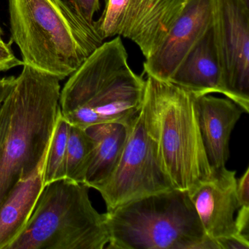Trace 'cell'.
<instances>
[{"mask_svg": "<svg viewBox=\"0 0 249 249\" xmlns=\"http://www.w3.org/2000/svg\"><path fill=\"white\" fill-rule=\"evenodd\" d=\"M59 81L24 65L4 100L8 122L0 145V207L46 159L60 112Z\"/></svg>", "mask_w": 249, "mask_h": 249, "instance_id": "1", "label": "cell"}, {"mask_svg": "<svg viewBox=\"0 0 249 249\" xmlns=\"http://www.w3.org/2000/svg\"><path fill=\"white\" fill-rule=\"evenodd\" d=\"M145 80L132 71L117 37L104 42L70 76L61 90L62 116L86 129L106 122L129 126L141 110Z\"/></svg>", "mask_w": 249, "mask_h": 249, "instance_id": "2", "label": "cell"}, {"mask_svg": "<svg viewBox=\"0 0 249 249\" xmlns=\"http://www.w3.org/2000/svg\"><path fill=\"white\" fill-rule=\"evenodd\" d=\"M11 40L24 65L59 78L70 77L104 40L63 0H9Z\"/></svg>", "mask_w": 249, "mask_h": 249, "instance_id": "3", "label": "cell"}, {"mask_svg": "<svg viewBox=\"0 0 249 249\" xmlns=\"http://www.w3.org/2000/svg\"><path fill=\"white\" fill-rule=\"evenodd\" d=\"M143 104L173 188L189 192L211 178L195 95L170 81L147 75Z\"/></svg>", "mask_w": 249, "mask_h": 249, "instance_id": "4", "label": "cell"}, {"mask_svg": "<svg viewBox=\"0 0 249 249\" xmlns=\"http://www.w3.org/2000/svg\"><path fill=\"white\" fill-rule=\"evenodd\" d=\"M106 249H218L207 237L187 192L153 194L106 213Z\"/></svg>", "mask_w": 249, "mask_h": 249, "instance_id": "5", "label": "cell"}, {"mask_svg": "<svg viewBox=\"0 0 249 249\" xmlns=\"http://www.w3.org/2000/svg\"><path fill=\"white\" fill-rule=\"evenodd\" d=\"M89 190L66 178L45 186L24 230L8 249L106 248V215L94 208Z\"/></svg>", "mask_w": 249, "mask_h": 249, "instance_id": "6", "label": "cell"}, {"mask_svg": "<svg viewBox=\"0 0 249 249\" xmlns=\"http://www.w3.org/2000/svg\"><path fill=\"white\" fill-rule=\"evenodd\" d=\"M95 189L104 199L107 211L139 198L175 189L161 164L143 101L128 126L127 138L117 166Z\"/></svg>", "mask_w": 249, "mask_h": 249, "instance_id": "7", "label": "cell"}, {"mask_svg": "<svg viewBox=\"0 0 249 249\" xmlns=\"http://www.w3.org/2000/svg\"><path fill=\"white\" fill-rule=\"evenodd\" d=\"M188 0H105L94 26L103 40L119 36L135 43L145 59L161 46Z\"/></svg>", "mask_w": 249, "mask_h": 249, "instance_id": "8", "label": "cell"}, {"mask_svg": "<svg viewBox=\"0 0 249 249\" xmlns=\"http://www.w3.org/2000/svg\"><path fill=\"white\" fill-rule=\"evenodd\" d=\"M224 96L249 113V5L243 0H215L213 24Z\"/></svg>", "mask_w": 249, "mask_h": 249, "instance_id": "9", "label": "cell"}, {"mask_svg": "<svg viewBox=\"0 0 249 249\" xmlns=\"http://www.w3.org/2000/svg\"><path fill=\"white\" fill-rule=\"evenodd\" d=\"M215 0H188L161 46L143 64L144 73L169 81L214 20Z\"/></svg>", "mask_w": 249, "mask_h": 249, "instance_id": "10", "label": "cell"}, {"mask_svg": "<svg viewBox=\"0 0 249 249\" xmlns=\"http://www.w3.org/2000/svg\"><path fill=\"white\" fill-rule=\"evenodd\" d=\"M235 176V170L226 167L213 172L211 178L188 192L205 234L214 241L239 237L234 223V214L239 208Z\"/></svg>", "mask_w": 249, "mask_h": 249, "instance_id": "11", "label": "cell"}, {"mask_svg": "<svg viewBox=\"0 0 249 249\" xmlns=\"http://www.w3.org/2000/svg\"><path fill=\"white\" fill-rule=\"evenodd\" d=\"M195 97L199 129L213 172L225 168L230 157V136L245 113L229 98L211 94Z\"/></svg>", "mask_w": 249, "mask_h": 249, "instance_id": "12", "label": "cell"}, {"mask_svg": "<svg viewBox=\"0 0 249 249\" xmlns=\"http://www.w3.org/2000/svg\"><path fill=\"white\" fill-rule=\"evenodd\" d=\"M169 81L196 97L213 93L225 94L213 25L186 55Z\"/></svg>", "mask_w": 249, "mask_h": 249, "instance_id": "13", "label": "cell"}, {"mask_svg": "<svg viewBox=\"0 0 249 249\" xmlns=\"http://www.w3.org/2000/svg\"><path fill=\"white\" fill-rule=\"evenodd\" d=\"M46 160L28 178L18 183L0 207V249H8L30 219L44 188Z\"/></svg>", "mask_w": 249, "mask_h": 249, "instance_id": "14", "label": "cell"}, {"mask_svg": "<svg viewBox=\"0 0 249 249\" xmlns=\"http://www.w3.org/2000/svg\"><path fill=\"white\" fill-rule=\"evenodd\" d=\"M128 126L119 122H106L86 128L94 143L84 183L89 189H95L116 168L127 138Z\"/></svg>", "mask_w": 249, "mask_h": 249, "instance_id": "15", "label": "cell"}, {"mask_svg": "<svg viewBox=\"0 0 249 249\" xmlns=\"http://www.w3.org/2000/svg\"><path fill=\"white\" fill-rule=\"evenodd\" d=\"M94 143L85 129L70 126L66 154V179L84 184Z\"/></svg>", "mask_w": 249, "mask_h": 249, "instance_id": "16", "label": "cell"}, {"mask_svg": "<svg viewBox=\"0 0 249 249\" xmlns=\"http://www.w3.org/2000/svg\"><path fill=\"white\" fill-rule=\"evenodd\" d=\"M70 124L59 112L48 150L43 172L44 187L52 182L66 178V154Z\"/></svg>", "mask_w": 249, "mask_h": 249, "instance_id": "17", "label": "cell"}, {"mask_svg": "<svg viewBox=\"0 0 249 249\" xmlns=\"http://www.w3.org/2000/svg\"><path fill=\"white\" fill-rule=\"evenodd\" d=\"M63 2L83 24L95 28L94 16L100 11V0H63Z\"/></svg>", "mask_w": 249, "mask_h": 249, "instance_id": "18", "label": "cell"}, {"mask_svg": "<svg viewBox=\"0 0 249 249\" xmlns=\"http://www.w3.org/2000/svg\"><path fill=\"white\" fill-rule=\"evenodd\" d=\"M13 43L14 42L11 40L8 43H4L3 40L0 41V72H5L16 67L24 65L22 61L14 55L11 49Z\"/></svg>", "mask_w": 249, "mask_h": 249, "instance_id": "19", "label": "cell"}, {"mask_svg": "<svg viewBox=\"0 0 249 249\" xmlns=\"http://www.w3.org/2000/svg\"><path fill=\"white\" fill-rule=\"evenodd\" d=\"M236 195L239 208L240 207H249V167L241 177L237 179L236 183Z\"/></svg>", "mask_w": 249, "mask_h": 249, "instance_id": "20", "label": "cell"}, {"mask_svg": "<svg viewBox=\"0 0 249 249\" xmlns=\"http://www.w3.org/2000/svg\"><path fill=\"white\" fill-rule=\"evenodd\" d=\"M237 211L234 218L236 232L239 237L249 241V207H240Z\"/></svg>", "mask_w": 249, "mask_h": 249, "instance_id": "21", "label": "cell"}, {"mask_svg": "<svg viewBox=\"0 0 249 249\" xmlns=\"http://www.w3.org/2000/svg\"><path fill=\"white\" fill-rule=\"evenodd\" d=\"M218 249H249V242L237 237H223L215 240Z\"/></svg>", "mask_w": 249, "mask_h": 249, "instance_id": "22", "label": "cell"}, {"mask_svg": "<svg viewBox=\"0 0 249 249\" xmlns=\"http://www.w3.org/2000/svg\"><path fill=\"white\" fill-rule=\"evenodd\" d=\"M8 122V111L6 106L2 102L0 105V145L2 144Z\"/></svg>", "mask_w": 249, "mask_h": 249, "instance_id": "23", "label": "cell"}, {"mask_svg": "<svg viewBox=\"0 0 249 249\" xmlns=\"http://www.w3.org/2000/svg\"><path fill=\"white\" fill-rule=\"evenodd\" d=\"M2 35H3V33H2V28H1V27H0V41L2 40Z\"/></svg>", "mask_w": 249, "mask_h": 249, "instance_id": "24", "label": "cell"}, {"mask_svg": "<svg viewBox=\"0 0 249 249\" xmlns=\"http://www.w3.org/2000/svg\"><path fill=\"white\" fill-rule=\"evenodd\" d=\"M243 2H244L246 5H249V0H243Z\"/></svg>", "mask_w": 249, "mask_h": 249, "instance_id": "25", "label": "cell"}]
</instances>
